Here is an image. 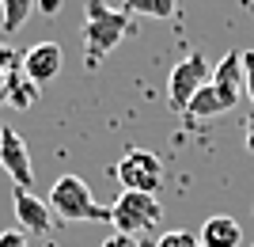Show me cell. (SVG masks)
<instances>
[{"mask_svg":"<svg viewBox=\"0 0 254 247\" xmlns=\"http://www.w3.org/2000/svg\"><path fill=\"white\" fill-rule=\"evenodd\" d=\"M251 213H254V205H251Z\"/></svg>","mask_w":254,"mask_h":247,"instance_id":"cell-21","label":"cell"},{"mask_svg":"<svg viewBox=\"0 0 254 247\" xmlns=\"http://www.w3.org/2000/svg\"><path fill=\"white\" fill-rule=\"evenodd\" d=\"M126 15H144V19H175L179 0H122Z\"/></svg>","mask_w":254,"mask_h":247,"instance_id":"cell-12","label":"cell"},{"mask_svg":"<svg viewBox=\"0 0 254 247\" xmlns=\"http://www.w3.org/2000/svg\"><path fill=\"white\" fill-rule=\"evenodd\" d=\"M61 69H64V50L57 42H38L23 54V73L31 76L38 87L53 84V80L61 76Z\"/></svg>","mask_w":254,"mask_h":247,"instance_id":"cell-7","label":"cell"},{"mask_svg":"<svg viewBox=\"0 0 254 247\" xmlns=\"http://www.w3.org/2000/svg\"><path fill=\"white\" fill-rule=\"evenodd\" d=\"M0 8H4V31L15 34L27 23V15H31L34 0H0Z\"/></svg>","mask_w":254,"mask_h":247,"instance_id":"cell-15","label":"cell"},{"mask_svg":"<svg viewBox=\"0 0 254 247\" xmlns=\"http://www.w3.org/2000/svg\"><path fill=\"white\" fill-rule=\"evenodd\" d=\"M50 209L61 221H110V205H99L91 198V186L80 175H61L50 186Z\"/></svg>","mask_w":254,"mask_h":247,"instance_id":"cell-2","label":"cell"},{"mask_svg":"<svg viewBox=\"0 0 254 247\" xmlns=\"http://www.w3.org/2000/svg\"><path fill=\"white\" fill-rule=\"evenodd\" d=\"M129 31V15L122 8H110L106 0H87L84 4V65L87 69H99L103 57L114 50Z\"/></svg>","mask_w":254,"mask_h":247,"instance_id":"cell-1","label":"cell"},{"mask_svg":"<svg viewBox=\"0 0 254 247\" xmlns=\"http://www.w3.org/2000/svg\"><path fill=\"white\" fill-rule=\"evenodd\" d=\"M197 244H201V247H239V244H243V228H239L235 217L212 213V217H205V221H201Z\"/></svg>","mask_w":254,"mask_h":247,"instance_id":"cell-10","label":"cell"},{"mask_svg":"<svg viewBox=\"0 0 254 247\" xmlns=\"http://www.w3.org/2000/svg\"><path fill=\"white\" fill-rule=\"evenodd\" d=\"M247 152H254V110H251V114H247Z\"/></svg>","mask_w":254,"mask_h":247,"instance_id":"cell-20","label":"cell"},{"mask_svg":"<svg viewBox=\"0 0 254 247\" xmlns=\"http://www.w3.org/2000/svg\"><path fill=\"white\" fill-rule=\"evenodd\" d=\"M110 225L114 232H126V236H148L152 228L163 225V202L156 194L122 190L110 205Z\"/></svg>","mask_w":254,"mask_h":247,"instance_id":"cell-3","label":"cell"},{"mask_svg":"<svg viewBox=\"0 0 254 247\" xmlns=\"http://www.w3.org/2000/svg\"><path fill=\"white\" fill-rule=\"evenodd\" d=\"M209 84L224 95V103H228V107H235V103H239V95H243V54H239V50H228V54L220 57V65L212 69Z\"/></svg>","mask_w":254,"mask_h":247,"instance_id":"cell-9","label":"cell"},{"mask_svg":"<svg viewBox=\"0 0 254 247\" xmlns=\"http://www.w3.org/2000/svg\"><path fill=\"white\" fill-rule=\"evenodd\" d=\"M103 247H152L144 236H126V232H114V236H106Z\"/></svg>","mask_w":254,"mask_h":247,"instance_id":"cell-17","label":"cell"},{"mask_svg":"<svg viewBox=\"0 0 254 247\" xmlns=\"http://www.w3.org/2000/svg\"><path fill=\"white\" fill-rule=\"evenodd\" d=\"M156 247H201V244H197V236H190V232H163V236L156 240Z\"/></svg>","mask_w":254,"mask_h":247,"instance_id":"cell-16","label":"cell"},{"mask_svg":"<svg viewBox=\"0 0 254 247\" xmlns=\"http://www.w3.org/2000/svg\"><path fill=\"white\" fill-rule=\"evenodd\" d=\"M38 91H42V87L34 84L27 73H19V76H15V84H11V91H8V107H15V110H31L34 103H38Z\"/></svg>","mask_w":254,"mask_h":247,"instance_id":"cell-14","label":"cell"},{"mask_svg":"<svg viewBox=\"0 0 254 247\" xmlns=\"http://www.w3.org/2000/svg\"><path fill=\"white\" fill-rule=\"evenodd\" d=\"M209 76H212V69H209V61H205V54H197V50L186 54L167 76V107L175 110V114H186L190 99L209 84Z\"/></svg>","mask_w":254,"mask_h":247,"instance_id":"cell-4","label":"cell"},{"mask_svg":"<svg viewBox=\"0 0 254 247\" xmlns=\"http://www.w3.org/2000/svg\"><path fill=\"white\" fill-rule=\"evenodd\" d=\"M118 183L126 190H140V194H159L163 186V160L148 149H129L114 167Z\"/></svg>","mask_w":254,"mask_h":247,"instance_id":"cell-5","label":"cell"},{"mask_svg":"<svg viewBox=\"0 0 254 247\" xmlns=\"http://www.w3.org/2000/svg\"><path fill=\"white\" fill-rule=\"evenodd\" d=\"M11 209H15V221H19L27 232H34V236H46L53 228V209L46 198H38L34 190H23V186H15V202H11Z\"/></svg>","mask_w":254,"mask_h":247,"instance_id":"cell-8","label":"cell"},{"mask_svg":"<svg viewBox=\"0 0 254 247\" xmlns=\"http://www.w3.org/2000/svg\"><path fill=\"white\" fill-rule=\"evenodd\" d=\"M228 110H232V107L224 103V95H220V91H216L212 84H205L201 91L190 99L186 114H190V118H216V114H228Z\"/></svg>","mask_w":254,"mask_h":247,"instance_id":"cell-11","label":"cell"},{"mask_svg":"<svg viewBox=\"0 0 254 247\" xmlns=\"http://www.w3.org/2000/svg\"><path fill=\"white\" fill-rule=\"evenodd\" d=\"M0 167L8 171V179L23 190H34V167H31V152L23 145L19 129L0 126Z\"/></svg>","mask_w":254,"mask_h":247,"instance_id":"cell-6","label":"cell"},{"mask_svg":"<svg viewBox=\"0 0 254 247\" xmlns=\"http://www.w3.org/2000/svg\"><path fill=\"white\" fill-rule=\"evenodd\" d=\"M243 87H247V99H251V107H254V50L243 54Z\"/></svg>","mask_w":254,"mask_h":247,"instance_id":"cell-18","label":"cell"},{"mask_svg":"<svg viewBox=\"0 0 254 247\" xmlns=\"http://www.w3.org/2000/svg\"><path fill=\"white\" fill-rule=\"evenodd\" d=\"M0 247H27V236H23L19 228H4L0 232Z\"/></svg>","mask_w":254,"mask_h":247,"instance_id":"cell-19","label":"cell"},{"mask_svg":"<svg viewBox=\"0 0 254 247\" xmlns=\"http://www.w3.org/2000/svg\"><path fill=\"white\" fill-rule=\"evenodd\" d=\"M19 73H23V54L11 42H0V103H8V91Z\"/></svg>","mask_w":254,"mask_h":247,"instance_id":"cell-13","label":"cell"}]
</instances>
